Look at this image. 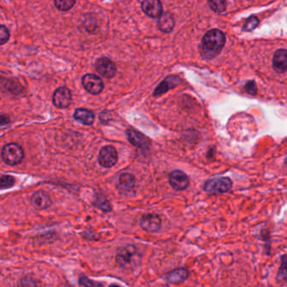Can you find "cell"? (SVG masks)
Returning <instances> with one entry per match:
<instances>
[{
    "instance_id": "9c48e42d",
    "label": "cell",
    "mask_w": 287,
    "mask_h": 287,
    "mask_svg": "<svg viewBox=\"0 0 287 287\" xmlns=\"http://www.w3.org/2000/svg\"><path fill=\"white\" fill-rule=\"evenodd\" d=\"M53 103L59 109H66L71 105V93L66 87L57 88L53 94Z\"/></svg>"
},
{
    "instance_id": "ffe728a7",
    "label": "cell",
    "mask_w": 287,
    "mask_h": 287,
    "mask_svg": "<svg viewBox=\"0 0 287 287\" xmlns=\"http://www.w3.org/2000/svg\"><path fill=\"white\" fill-rule=\"evenodd\" d=\"M212 10L217 13H223L226 10V0H207Z\"/></svg>"
},
{
    "instance_id": "83f0119b",
    "label": "cell",
    "mask_w": 287,
    "mask_h": 287,
    "mask_svg": "<svg viewBox=\"0 0 287 287\" xmlns=\"http://www.w3.org/2000/svg\"><path fill=\"white\" fill-rule=\"evenodd\" d=\"M245 89L247 93L255 95L257 93L256 83L254 81H249L245 84Z\"/></svg>"
},
{
    "instance_id": "ac0fdd59",
    "label": "cell",
    "mask_w": 287,
    "mask_h": 287,
    "mask_svg": "<svg viewBox=\"0 0 287 287\" xmlns=\"http://www.w3.org/2000/svg\"><path fill=\"white\" fill-rule=\"evenodd\" d=\"M175 25V21H174V18L171 14L169 13H164L159 17V20H158V27L160 30L163 31V32H170L172 31Z\"/></svg>"
},
{
    "instance_id": "6da1fadb",
    "label": "cell",
    "mask_w": 287,
    "mask_h": 287,
    "mask_svg": "<svg viewBox=\"0 0 287 287\" xmlns=\"http://www.w3.org/2000/svg\"><path fill=\"white\" fill-rule=\"evenodd\" d=\"M225 35L219 30H212L203 36L201 53L206 59H214L223 50L225 44Z\"/></svg>"
},
{
    "instance_id": "8fae6325",
    "label": "cell",
    "mask_w": 287,
    "mask_h": 287,
    "mask_svg": "<svg viewBox=\"0 0 287 287\" xmlns=\"http://www.w3.org/2000/svg\"><path fill=\"white\" fill-rule=\"evenodd\" d=\"M126 134H127L128 141L134 146L142 149V150H147L150 147V140L146 136L140 133V132L133 131V129H128Z\"/></svg>"
},
{
    "instance_id": "7c38bea8",
    "label": "cell",
    "mask_w": 287,
    "mask_h": 287,
    "mask_svg": "<svg viewBox=\"0 0 287 287\" xmlns=\"http://www.w3.org/2000/svg\"><path fill=\"white\" fill-rule=\"evenodd\" d=\"M142 10L152 18H159L163 13L162 4L160 0H145L142 4Z\"/></svg>"
},
{
    "instance_id": "f546056e",
    "label": "cell",
    "mask_w": 287,
    "mask_h": 287,
    "mask_svg": "<svg viewBox=\"0 0 287 287\" xmlns=\"http://www.w3.org/2000/svg\"><path fill=\"white\" fill-rule=\"evenodd\" d=\"M10 123V119L7 116H4V115H0V125H5Z\"/></svg>"
},
{
    "instance_id": "cb8c5ba5",
    "label": "cell",
    "mask_w": 287,
    "mask_h": 287,
    "mask_svg": "<svg viewBox=\"0 0 287 287\" xmlns=\"http://www.w3.org/2000/svg\"><path fill=\"white\" fill-rule=\"evenodd\" d=\"M15 183V178L11 176H3L0 177V189L12 188Z\"/></svg>"
},
{
    "instance_id": "5bb4252c",
    "label": "cell",
    "mask_w": 287,
    "mask_h": 287,
    "mask_svg": "<svg viewBox=\"0 0 287 287\" xmlns=\"http://www.w3.org/2000/svg\"><path fill=\"white\" fill-rule=\"evenodd\" d=\"M31 202L36 209L43 210L48 208L51 205V199L46 192L38 191L35 192L31 197Z\"/></svg>"
},
{
    "instance_id": "52a82bcc",
    "label": "cell",
    "mask_w": 287,
    "mask_h": 287,
    "mask_svg": "<svg viewBox=\"0 0 287 287\" xmlns=\"http://www.w3.org/2000/svg\"><path fill=\"white\" fill-rule=\"evenodd\" d=\"M140 227L148 232H156L162 228V219L158 214H145L140 219Z\"/></svg>"
},
{
    "instance_id": "4fadbf2b",
    "label": "cell",
    "mask_w": 287,
    "mask_h": 287,
    "mask_svg": "<svg viewBox=\"0 0 287 287\" xmlns=\"http://www.w3.org/2000/svg\"><path fill=\"white\" fill-rule=\"evenodd\" d=\"M180 79L176 76H167L164 81L160 83V85L155 88L153 95L154 97H159V96L164 94L166 92L171 90L172 88H176V86L179 85Z\"/></svg>"
},
{
    "instance_id": "d6986e66",
    "label": "cell",
    "mask_w": 287,
    "mask_h": 287,
    "mask_svg": "<svg viewBox=\"0 0 287 287\" xmlns=\"http://www.w3.org/2000/svg\"><path fill=\"white\" fill-rule=\"evenodd\" d=\"M119 184L124 190H131L136 184V178L132 174H122L119 176Z\"/></svg>"
},
{
    "instance_id": "277c9868",
    "label": "cell",
    "mask_w": 287,
    "mask_h": 287,
    "mask_svg": "<svg viewBox=\"0 0 287 287\" xmlns=\"http://www.w3.org/2000/svg\"><path fill=\"white\" fill-rule=\"evenodd\" d=\"M137 248L134 245L121 247L116 254V264L119 268L127 269L133 264L134 259L137 256Z\"/></svg>"
},
{
    "instance_id": "44dd1931",
    "label": "cell",
    "mask_w": 287,
    "mask_h": 287,
    "mask_svg": "<svg viewBox=\"0 0 287 287\" xmlns=\"http://www.w3.org/2000/svg\"><path fill=\"white\" fill-rule=\"evenodd\" d=\"M281 265L278 271L277 280L279 281H283L287 279V255H283L281 257Z\"/></svg>"
},
{
    "instance_id": "7402d4cb",
    "label": "cell",
    "mask_w": 287,
    "mask_h": 287,
    "mask_svg": "<svg viewBox=\"0 0 287 287\" xmlns=\"http://www.w3.org/2000/svg\"><path fill=\"white\" fill-rule=\"evenodd\" d=\"M76 0H55L56 7L62 11H67L73 7Z\"/></svg>"
},
{
    "instance_id": "ba28073f",
    "label": "cell",
    "mask_w": 287,
    "mask_h": 287,
    "mask_svg": "<svg viewBox=\"0 0 287 287\" xmlns=\"http://www.w3.org/2000/svg\"><path fill=\"white\" fill-rule=\"evenodd\" d=\"M95 67L97 72L106 79H112L116 74V66L107 57H102L97 60Z\"/></svg>"
},
{
    "instance_id": "8992f818",
    "label": "cell",
    "mask_w": 287,
    "mask_h": 287,
    "mask_svg": "<svg viewBox=\"0 0 287 287\" xmlns=\"http://www.w3.org/2000/svg\"><path fill=\"white\" fill-rule=\"evenodd\" d=\"M117 161H118V153L115 148L111 145H106L101 149L98 154V162L102 167L110 168L116 164Z\"/></svg>"
},
{
    "instance_id": "2e32d148",
    "label": "cell",
    "mask_w": 287,
    "mask_h": 287,
    "mask_svg": "<svg viewBox=\"0 0 287 287\" xmlns=\"http://www.w3.org/2000/svg\"><path fill=\"white\" fill-rule=\"evenodd\" d=\"M189 273L185 268H178L166 275V280L171 284H180L188 280Z\"/></svg>"
},
{
    "instance_id": "9a60e30c",
    "label": "cell",
    "mask_w": 287,
    "mask_h": 287,
    "mask_svg": "<svg viewBox=\"0 0 287 287\" xmlns=\"http://www.w3.org/2000/svg\"><path fill=\"white\" fill-rule=\"evenodd\" d=\"M273 68L278 73L287 71V50L280 49L276 50L273 57Z\"/></svg>"
},
{
    "instance_id": "4dcf8cb0",
    "label": "cell",
    "mask_w": 287,
    "mask_h": 287,
    "mask_svg": "<svg viewBox=\"0 0 287 287\" xmlns=\"http://www.w3.org/2000/svg\"><path fill=\"white\" fill-rule=\"evenodd\" d=\"M110 287H121V286H119V285H115V284H113V285H110Z\"/></svg>"
},
{
    "instance_id": "3957f363",
    "label": "cell",
    "mask_w": 287,
    "mask_h": 287,
    "mask_svg": "<svg viewBox=\"0 0 287 287\" xmlns=\"http://www.w3.org/2000/svg\"><path fill=\"white\" fill-rule=\"evenodd\" d=\"M232 181L228 177H215L206 180L204 184L205 192L210 194H221L230 190Z\"/></svg>"
},
{
    "instance_id": "e0dca14e",
    "label": "cell",
    "mask_w": 287,
    "mask_h": 287,
    "mask_svg": "<svg viewBox=\"0 0 287 287\" xmlns=\"http://www.w3.org/2000/svg\"><path fill=\"white\" fill-rule=\"evenodd\" d=\"M73 116L76 121L83 123L84 125L93 124L94 119H95V116L93 112L86 110V109H77L74 113Z\"/></svg>"
},
{
    "instance_id": "f1b7e54d",
    "label": "cell",
    "mask_w": 287,
    "mask_h": 287,
    "mask_svg": "<svg viewBox=\"0 0 287 287\" xmlns=\"http://www.w3.org/2000/svg\"><path fill=\"white\" fill-rule=\"evenodd\" d=\"M97 206H98L101 210H102V211H111V205H110V202H108L107 200L105 199V198H102L101 201H100V200L97 201Z\"/></svg>"
},
{
    "instance_id": "30bf717a",
    "label": "cell",
    "mask_w": 287,
    "mask_h": 287,
    "mask_svg": "<svg viewBox=\"0 0 287 287\" xmlns=\"http://www.w3.org/2000/svg\"><path fill=\"white\" fill-rule=\"evenodd\" d=\"M169 182L175 190H185L189 186V178L182 171L176 170L170 174Z\"/></svg>"
},
{
    "instance_id": "603a6c76",
    "label": "cell",
    "mask_w": 287,
    "mask_h": 287,
    "mask_svg": "<svg viewBox=\"0 0 287 287\" xmlns=\"http://www.w3.org/2000/svg\"><path fill=\"white\" fill-rule=\"evenodd\" d=\"M19 287H41L38 280L31 276L22 278L19 282Z\"/></svg>"
},
{
    "instance_id": "484cf974",
    "label": "cell",
    "mask_w": 287,
    "mask_h": 287,
    "mask_svg": "<svg viewBox=\"0 0 287 287\" xmlns=\"http://www.w3.org/2000/svg\"><path fill=\"white\" fill-rule=\"evenodd\" d=\"M259 23V19H258L257 17H249V19H247L246 22H245V25H244L243 30L245 31H253L254 29H255L257 27H258Z\"/></svg>"
},
{
    "instance_id": "d4e9b609",
    "label": "cell",
    "mask_w": 287,
    "mask_h": 287,
    "mask_svg": "<svg viewBox=\"0 0 287 287\" xmlns=\"http://www.w3.org/2000/svg\"><path fill=\"white\" fill-rule=\"evenodd\" d=\"M79 284L84 287H103L102 283L96 282L94 280H90L89 278L84 275L79 277Z\"/></svg>"
},
{
    "instance_id": "4316f807",
    "label": "cell",
    "mask_w": 287,
    "mask_h": 287,
    "mask_svg": "<svg viewBox=\"0 0 287 287\" xmlns=\"http://www.w3.org/2000/svg\"><path fill=\"white\" fill-rule=\"evenodd\" d=\"M10 39V31L5 25L0 24V45H4Z\"/></svg>"
},
{
    "instance_id": "5b68a950",
    "label": "cell",
    "mask_w": 287,
    "mask_h": 287,
    "mask_svg": "<svg viewBox=\"0 0 287 287\" xmlns=\"http://www.w3.org/2000/svg\"><path fill=\"white\" fill-rule=\"evenodd\" d=\"M82 83L85 90L93 95L99 94L105 87L102 79L95 74H86L83 76Z\"/></svg>"
},
{
    "instance_id": "1f68e13d",
    "label": "cell",
    "mask_w": 287,
    "mask_h": 287,
    "mask_svg": "<svg viewBox=\"0 0 287 287\" xmlns=\"http://www.w3.org/2000/svg\"><path fill=\"white\" fill-rule=\"evenodd\" d=\"M286 161H287V158H286Z\"/></svg>"
},
{
    "instance_id": "7a4b0ae2",
    "label": "cell",
    "mask_w": 287,
    "mask_h": 287,
    "mask_svg": "<svg viewBox=\"0 0 287 287\" xmlns=\"http://www.w3.org/2000/svg\"><path fill=\"white\" fill-rule=\"evenodd\" d=\"M2 158L6 164L15 166L20 163L24 158V150L15 143H10L3 148Z\"/></svg>"
}]
</instances>
